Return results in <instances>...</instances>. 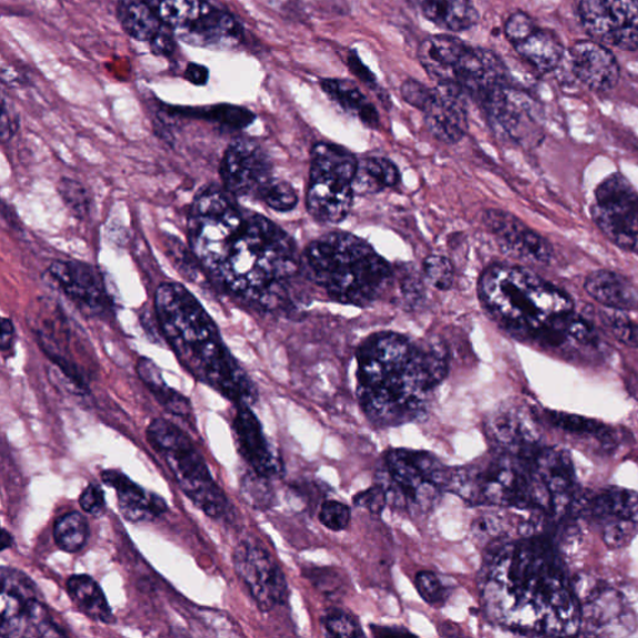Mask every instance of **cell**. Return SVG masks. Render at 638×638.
I'll use <instances>...</instances> for the list:
<instances>
[{
	"label": "cell",
	"mask_w": 638,
	"mask_h": 638,
	"mask_svg": "<svg viewBox=\"0 0 638 638\" xmlns=\"http://www.w3.org/2000/svg\"><path fill=\"white\" fill-rule=\"evenodd\" d=\"M188 239L201 271L222 291L265 312L296 307L303 277L296 242L223 187L210 185L195 197Z\"/></svg>",
	"instance_id": "cell-1"
},
{
	"label": "cell",
	"mask_w": 638,
	"mask_h": 638,
	"mask_svg": "<svg viewBox=\"0 0 638 638\" xmlns=\"http://www.w3.org/2000/svg\"><path fill=\"white\" fill-rule=\"evenodd\" d=\"M479 590L487 619L521 635L569 636L581 630V602L550 538L538 532L490 544Z\"/></svg>",
	"instance_id": "cell-2"
},
{
	"label": "cell",
	"mask_w": 638,
	"mask_h": 638,
	"mask_svg": "<svg viewBox=\"0 0 638 638\" xmlns=\"http://www.w3.org/2000/svg\"><path fill=\"white\" fill-rule=\"evenodd\" d=\"M356 357L359 406L380 428L426 418L431 397L449 370L445 346L396 332L369 336Z\"/></svg>",
	"instance_id": "cell-3"
},
{
	"label": "cell",
	"mask_w": 638,
	"mask_h": 638,
	"mask_svg": "<svg viewBox=\"0 0 638 638\" xmlns=\"http://www.w3.org/2000/svg\"><path fill=\"white\" fill-rule=\"evenodd\" d=\"M160 332L181 366L235 406H253L259 390L226 346L218 325L187 287L167 282L153 297Z\"/></svg>",
	"instance_id": "cell-4"
},
{
	"label": "cell",
	"mask_w": 638,
	"mask_h": 638,
	"mask_svg": "<svg viewBox=\"0 0 638 638\" xmlns=\"http://www.w3.org/2000/svg\"><path fill=\"white\" fill-rule=\"evenodd\" d=\"M482 307L514 337L544 347L568 346L566 325L575 313L572 298L524 267L496 263L479 280Z\"/></svg>",
	"instance_id": "cell-5"
},
{
	"label": "cell",
	"mask_w": 638,
	"mask_h": 638,
	"mask_svg": "<svg viewBox=\"0 0 638 638\" xmlns=\"http://www.w3.org/2000/svg\"><path fill=\"white\" fill-rule=\"evenodd\" d=\"M303 279L331 300L367 307L382 300L395 282L392 266L372 246L348 232H331L307 246Z\"/></svg>",
	"instance_id": "cell-6"
},
{
	"label": "cell",
	"mask_w": 638,
	"mask_h": 638,
	"mask_svg": "<svg viewBox=\"0 0 638 638\" xmlns=\"http://www.w3.org/2000/svg\"><path fill=\"white\" fill-rule=\"evenodd\" d=\"M539 446L520 451L496 449L450 471L448 491L475 507L537 511L558 517L557 504L535 468Z\"/></svg>",
	"instance_id": "cell-7"
},
{
	"label": "cell",
	"mask_w": 638,
	"mask_h": 638,
	"mask_svg": "<svg viewBox=\"0 0 638 638\" xmlns=\"http://www.w3.org/2000/svg\"><path fill=\"white\" fill-rule=\"evenodd\" d=\"M417 58L437 86L456 88L475 101L492 87L512 78L497 53L470 46L452 34L425 38L418 47Z\"/></svg>",
	"instance_id": "cell-8"
},
{
	"label": "cell",
	"mask_w": 638,
	"mask_h": 638,
	"mask_svg": "<svg viewBox=\"0 0 638 638\" xmlns=\"http://www.w3.org/2000/svg\"><path fill=\"white\" fill-rule=\"evenodd\" d=\"M147 438L195 506L212 519L228 516L230 501L215 481L200 450L183 430L172 421L156 419L148 427Z\"/></svg>",
	"instance_id": "cell-9"
},
{
	"label": "cell",
	"mask_w": 638,
	"mask_h": 638,
	"mask_svg": "<svg viewBox=\"0 0 638 638\" xmlns=\"http://www.w3.org/2000/svg\"><path fill=\"white\" fill-rule=\"evenodd\" d=\"M451 469L423 450L392 449L376 472L387 494L388 506L409 514L433 510L448 491Z\"/></svg>",
	"instance_id": "cell-10"
},
{
	"label": "cell",
	"mask_w": 638,
	"mask_h": 638,
	"mask_svg": "<svg viewBox=\"0 0 638 638\" xmlns=\"http://www.w3.org/2000/svg\"><path fill=\"white\" fill-rule=\"evenodd\" d=\"M357 169L351 151L332 142L316 143L306 191L307 210L316 221L336 225L347 219L353 206Z\"/></svg>",
	"instance_id": "cell-11"
},
{
	"label": "cell",
	"mask_w": 638,
	"mask_h": 638,
	"mask_svg": "<svg viewBox=\"0 0 638 638\" xmlns=\"http://www.w3.org/2000/svg\"><path fill=\"white\" fill-rule=\"evenodd\" d=\"M178 40L212 50L235 49L245 30L229 10L210 0H147Z\"/></svg>",
	"instance_id": "cell-12"
},
{
	"label": "cell",
	"mask_w": 638,
	"mask_h": 638,
	"mask_svg": "<svg viewBox=\"0 0 638 638\" xmlns=\"http://www.w3.org/2000/svg\"><path fill=\"white\" fill-rule=\"evenodd\" d=\"M0 635L3 637H63L40 599L36 582L23 571L3 566L0 571Z\"/></svg>",
	"instance_id": "cell-13"
},
{
	"label": "cell",
	"mask_w": 638,
	"mask_h": 638,
	"mask_svg": "<svg viewBox=\"0 0 638 638\" xmlns=\"http://www.w3.org/2000/svg\"><path fill=\"white\" fill-rule=\"evenodd\" d=\"M400 96L423 114L431 136L441 142H459L469 129L468 98L465 92L447 86L428 87L416 79L401 82Z\"/></svg>",
	"instance_id": "cell-14"
},
{
	"label": "cell",
	"mask_w": 638,
	"mask_h": 638,
	"mask_svg": "<svg viewBox=\"0 0 638 638\" xmlns=\"http://www.w3.org/2000/svg\"><path fill=\"white\" fill-rule=\"evenodd\" d=\"M476 102L501 137L519 143L539 139L538 101L512 78L484 92Z\"/></svg>",
	"instance_id": "cell-15"
},
{
	"label": "cell",
	"mask_w": 638,
	"mask_h": 638,
	"mask_svg": "<svg viewBox=\"0 0 638 638\" xmlns=\"http://www.w3.org/2000/svg\"><path fill=\"white\" fill-rule=\"evenodd\" d=\"M592 219L616 246L630 251L638 239V193L621 173L606 178L595 191Z\"/></svg>",
	"instance_id": "cell-16"
},
{
	"label": "cell",
	"mask_w": 638,
	"mask_h": 638,
	"mask_svg": "<svg viewBox=\"0 0 638 638\" xmlns=\"http://www.w3.org/2000/svg\"><path fill=\"white\" fill-rule=\"evenodd\" d=\"M586 34L606 47L638 50V0H574Z\"/></svg>",
	"instance_id": "cell-17"
},
{
	"label": "cell",
	"mask_w": 638,
	"mask_h": 638,
	"mask_svg": "<svg viewBox=\"0 0 638 638\" xmlns=\"http://www.w3.org/2000/svg\"><path fill=\"white\" fill-rule=\"evenodd\" d=\"M219 172L223 189L238 199L259 200L263 189L275 179L269 156L259 142L249 138H238L229 143Z\"/></svg>",
	"instance_id": "cell-18"
},
{
	"label": "cell",
	"mask_w": 638,
	"mask_h": 638,
	"mask_svg": "<svg viewBox=\"0 0 638 638\" xmlns=\"http://www.w3.org/2000/svg\"><path fill=\"white\" fill-rule=\"evenodd\" d=\"M233 568L262 611H270L288 599V585L279 564L261 545L241 541L233 550Z\"/></svg>",
	"instance_id": "cell-19"
},
{
	"label": "cell",
	"mask_w": 638,
	"mask_h": 638,
	"mask_svg": "<svg viewBox=\"0 0 638 638\" xmlns=\"http://www.w3.org/2000/svg\"><path fill=\"white\" fill-rule=\"evenodd\" d=\"M504 36L519 57L540 74L555 73L566 53L560 38L551 30L539 27L522 10L507 18Z\"/></svg>",
	"instance_id": "cell-20"
},
{
	"label": "cell",
	"mask_w": 638,
	"mask_h": 638,
	"mask_svg": "<svg viewBox=\"0 0 638 638\" xmlns=\"http://www.w3.org/2000/svg\"><path fill=\"white\" fill-rule=\"evenodd\" d=\"M559 73L566 81L580 82L596 92L610 91L619 84L621 70L612 51L595 40L576 41L566 50Z\"/></svg>",
	"instance_id": "cell-21"
},
{
	"label": "cell",
	"mask_w": 638,
	"mask_h": 638,
	"mask_svg": "<svg viewBox=\"0 0 638 638\" xmlns=\"http://www.w3.org/2000/svg\"><path fill=\"white\" fill-rule=\"evenodd\" d=\"M48 276L81 312L99 317L110 312L111 298L104 276L96 266L78 260H56Z\"/></svg>",
	"instance_id": "cell-22"
},
{
	"label": "cell",
	"mask_w": 638,
	"mask_h": 638,
	"mask_svg": "<svg viewBox=\"0 0 638 638\" xmlns=\"http://www.w3.org/2000/svg\"><path fill=\"white\" fill-rule=\"evenodd\" d=\"M484 222L496 236L504 251L530 263L549 265L552 261L551 243L544 236L531 230L516 215L491 209L484 213Z\"/></svg>",
	"instance_id": "cell-23"
},
{
	"label": "cell",
	"mask_w": 638,
	"mask_h": 638,
	"mask_svg": "<svg viewBox=\"0 0 638 638\" xmlns=\"http://www.w3.org/2000/svg\"><path fill=\"white\" fill-rule=\"evenodd\" d=\"M117 18L123 32L150 46L153 54L172 57L178 38L165 24L147 0H119Z\"/></svg>",
	"instance_id": "cell-24"
},
{
	"label": "cell",
	"mask_w": 638,
	"mask_h": 638,
	"mask_svg": "<svg viewBox=\"0 0 638 638\" xmlns=\"http://www.w3.org/2000/svg\"><path fill=\"white\" fill-rule=\"evenodd\" d=\"M232 429L241 457L256 475L267 479L280 476L281 460L276 457L250 406H236Z\"/></svg>",
	"instance_id": "cell-25"
},
{
	"label": "cell",
	"mask_w": 638,
	"mask_h": 638,
	"mask_svg": "<svg viewBox=\"0 0 638 638\" xmlns=\"http://www.w3.org/2000/svg\"><path fill=\"white\" fill-rule=\"evenodd\" d=\"M631 621L620 594L612 589H595L581 602V627L586 625L589 635H621L620 630L627 635L635 630Z\"/></svg>",
	"instance_id": "cell-26"
},
{
	"label": "cell",
	"mask_w": 638,
	"mask_h": 638,
	"mask_svg": "<svg viewBox=\"0 0 638 638\" xmlns=\"http://www.w3.org/2000/svg\"><path fill=\"white\" fill-rule=\"evenodd\" d=\"M101 479L116 490L119 511L130 522L152 521L168 511V504L158 494L148 491L119 470L101 472Z\"/></svg>",
	"instance_id": "cell-27"
},
{
	"label": "cell",
	"mask_w": 638,
	"mask_h": 638,
	"mask_svg": "<svg viewBox=\"0 0 638 638\" xmlns=\"http://www.w3.org/2000/svg\"><path fill=\"white\" fill-rule=\"evenodd\" d=\"M487 429L496 449L520 451L539 446L534 420L518 407L498 409L488 420Z\"/></svg>",
	"instance_id": "cell-28"
},
{
	"label": "cell",
	"mask_w": 638,
	"mask_h": 638,
	"mask_svg": "<svg viewBox=\"0 0 638 638\" xmlns=\"http://www.w3.org/2000/svg\"><path fill=\"white\" fill-rule=\"evenodd\" d=\"M408 3L449 34L465 33L479 24L480 16L471 0H408Z\"/></svg>",
	"instance_id": "cell-29"
},
{
	"label": "cell",
	"mask_w": 638,
	"mask_h": 638,
	"mask_svg": "<svg viewBox=\"0 0 638 638\" xmlns=\"http://www.w3.org/2000/svg\"><path fill=\"white\" fill-rule=\"evenodd\" d=\"M584 288L594 301L615 311H637L638 290L620 273L594 271L586 277Z\"/></svg>",
	"instance_id": "cell-30"
},
{
	"label": "cell",
	"mask_w": 638,
	"mask_h": 638,
	"mask_svg": "<svg viewBox=\"0 0 638 638\" xmlns=\"http://www.w3.org/2000/svg\"><path fill=\"white\" fill-rule=\"evenodd\" d=\"M325 94L347 114L357 118L370 129H378L380 117L373 102L355 81L343 78H323L319 80Z\"/></svg>",
	"instance_id": "cell-31"
},
{
	"label": "cell",
	"mask_w": 638,
	"mask_h": 638,
	"mask_svg": "<svg viewBox=\"0 0 638 638\" xmlns=\"http://www.w3.org/2000/svg\"><path fill=\"white\" fill-rule=\"evenodd\" d=\"M67 592L77 609L90 620L110 625L114 614L100 585L89 575H73L67 581Z\"/></svg>",
	"instance_id": "cell-32"
},
{
	"label": "cell",
	"mask_w": 638,
	"mask_h": 638,
	"mask_svg": "<svg viewBox=\"0 0 638 638\" xmlns=\"http://www.w3.org/2000/svg\"><path fill=\"white\" fill-rule=\"evenodd\" d=\"M137 372L141 382L148 387L159 405L173 417L190 420L193 416L192 405L188 397L169 387L162 377L160 368L151 359L142 357L138 360Z\"/></svg>",
	"instance_id": "cell-33"
},
{
	"label": "cell",
	"mask_w": 638,
	"mask_h": 638,
	"mask_svg": "<svg viewBox=\"0 0 638 638\" xmlns=\"http://www.w3.org/2000/svg\"><path fill=\"white\" fill-rule=\"evenodd\" d=\"M590 516L600 522L629 521L638 524V492L625 488H607L590 499Z\"/></svg>",
	"instance_id": "cell-34"
},
{
	"label": "cell",
	"mask_w": 638,
	"mask_h": 638,
	"mask_svg": "<svg viewBox=\"0 0 638 638\" xmlns=\"http://www.w3.org/2000/svg\"><path fill=\"white\" fill-rule=\"evenodd\" d=\"M163 110L168 112L169 117L205 120L230 130L247 129L256 121L253 111L245 107L228 104V102L197 108L167 106Z\"/></svg>",
	"instance_id": "cell-35"
},
{
	"label": "cell",
	"mask_w": 638,
	"mask_h": 638,
	"mask_svg": "<svg viewBox=\"0 0 638 638\" xmlns=\"http://www.w3.org/2000/svg\"><path fill=\"white\" fill-rule=\"evenodd\" d=\"M400 181L397 165L385 157H368L358 160L356 193H378L395 188Z\"/></svg>",
	"instance_id": "cell-36"
},
{
	"label": "cell",
	"mask_w": 638,
	"mask_h": 638,
	"mask_svg": "<svg viewBox=\"0 0 638 638\" xmlns=\"http://www.w3.org/2000/svg\"><path fill=\"white\" fill-rule=\"evenodd\" d=\"M547 417L554 427L566 433L575 436H592L599 438L606 447L617 445V435L610 427L601 421L578 415L565 413V411L548 410Z\"/></svg>",
	"instance_id": "cell-37"
},
{
	"label": "cell",
	"mask_w": 638,
	"mask_h": 638,
	"mask_svg": "<svg viewBox=\"0 0 638 638\" xmlns=\"http://www.w3.org/2000/svg\"><path fill=\"white\" fill-rule=\"evenodd\" d=\"M89 534L88 520L78 511L64 514L54 524V541L57 547L66 552L76 554L84 548Z\"/></svg>",
	"instance_id": "cell-38"
},
{
	"label": "cell",
	"mask_w": 638,
	"mask_h": 638,
	"mask_svg": "<svg viewBox=\"0 0 638 638\" xmlns=\"http://www.w3.org/2000/svg\"><path fill=\"white\" fill-rule=\"evenodd\" d=\"M58 191L68 210L78 220H84L91 212L90 192L81 182L63 178L59 181Z\"/></svg>",
	"instance_id": "cell-39"
},
{
	"label": "cell",
	"mask_w": 638,
	"mask_h": 638,
	"mask_svg": "<svg viewBox=\"0 0 638 638\" xmlns=\"http://www.w3.org/2000/svg\"><path fill=\"white\" fill-rule=\"evenodd\" d=\"M298 195L290 182L273 179L260 195L259 201L276 212H290L298 205Z\"/></svg>",
	"instance_id": "cell-40"
},
{
	"label": "cell",
	"mask_w": 638,
	"mask_h": 638,
	"mask_svg": "<svg viewBox=\"0 0 638 638\" xmlns=\"http://www.w3.org/2000/svg\"><path fill=\"white\" fill-rule=\"evenodd\" d=\"M270 480L250 471L241 480L242 497L249 506L256 509H267L272 507L273 492Z\"/></svg>",
	"instance_id": "cell-41"
},
{
	"label": "cell",
	"mask_w": 638,
	"mask_h": 638,
	"mask_svg": "<svg viewBox=\"0 0 638 638\" xmlns=\"http://www.w3.org/2000/svg\"><path fill=\"white\" fill-rule=\"evenodd\" d=\"M416 588L420 598L430 606L445 605L449 598L448 586L433 571H420L415 579Z\"/></svg>",
	"instance_id": "cell-42"
},
{
	"label": "cell",
	"mask_w": 638,
	"mask_h": 638,
	"mask_svg": "<svg viewBox=\"0 0 638 638\" xmlns=\"http://www.w3.org/2000/svg\"><path fill=\"white\" fill-rule=\"evenodd\" d=\"M425 279L437 290L447 291L455 283V267L445 256L433 255L423 262Z\"/></svg>",
	"instance_id": "cell-43"
},
{
	"label": "cell",
	"mask_w": 638,
	"mask_h": 638,
	"mask_svg": "<svg viewBox=\"0 0 638 638\" xmlns=\"http://www.w3.org/2000/svg\"><path fill=\"white\" fill-rule=\"evenodd\" d=\"M325 629L329 636L363 637L362 626L355 616L343 610H331L325 617Z\"/></svg>",
	"instance_id": "cell-44"
},
{
	"label": "cell",
	"mask_w": 638,
	"mask_h": 638,
	"mask_svg": "<svg viewBox=\"0 0 638 638\" xmlns=\"http://www.w3.org/2000/svg\"><path fill=\"white\" fill-rule=\"evenodd\" d=\"M352 512L343 502L326 500L318 512V519L328 530L343 531L351 522Z\"/></svg>",
	"instance_id": "cell-45"
},
{
	"label": "cell",
	"mask_w": 638,
	"mask_h": 638,
	"mask_svg": "<svg viewBox=\"0 0 638 638\" xmlns=\"http://www.w3.org/2000/svg\"><path fill=\"white\" fill-rule=\"evenodd\" d=\"M604 322L617 341L631 348H638V325L624 315L604 316Z\"/></svg>",
	"instance_id": "cell-46"
},
{
	"label": "cell",
	"mask_w": 638,
	"mask_h": 638,
	"mask_svg": "<svg viewBox=\"0 0 638 638\" xmlns=\"http://www.w3.org/2000/svg\"><path fill=\"white\" fill-rule=\"evenodd\" d=\"M168 253L171 257L173 266H179L178 270L182 276L187 277L188 280L195 281L199 276L198 267L200 266L198 260L195 259L191 250L185 249L181 242L169 236L167 243Z\"/></svg>",
	"instance_id": "cell-47"
},
{
	"label": "cell",
	"mask_w": 638,
	"mask_h": 638,
	"mask_svg": "<svg viewBox=\"0 0 638 638\" xmlns=\"http://www.w3.org/2000/svg\"><path fill=\"white\" fill-rule=\"evenodd\" d=\"M637 524L629 521H610L604 524L602 538L607 548L619 549L631 541Z\"/></svg>",
	"instance_id": "cell-48"
},
{
	"label": "cell",
	"mask_w": 638,
	"mask_h": 638,
	"mask_svg": "<svg viewBox=\"0 0 638 638\" xmlns=\"http://www.w3.org/2000/svg\"><path fill=\"white\" fill-rule=\"evenodd\" d=\"M79 504L80 508L89 514V516H102L107 509L104 490H102L98 484H89V486L80 494Z\"/></svg>",
	"instance_id": "cell-49"
},
{
	"label": "cell",
	"mask_w": 638,
	"mask_h": 638,
	"mask_svg": "<svg viewBox=\"0 0 638 638\" xmlns=\"http://www.w3.org/2000/svg\"><path fill=\"white\" fill-rule=\"evenodd\" d=\"M353 502L356 504V507L365 508L368 511L376 514V516H380L388 506L387 494L377 482L373 487L357 494L353 498Z\"/></svg>",
	"instance_id": "cell-50"
},
{
	"label": "cell",
	"mask_w": 638,
	"mask_h": 638,
	"mask_svg": "<svg viewBox=\"0 0 638 638\" xmlns=\"http://www.w3.org/2000/svg\"><path fill=\"white\" fill-rule=\"evenodd\" d=\"M346 64L351 70V73L362 81L366 87L372 90H378V81L373 71L370 70L365 63L362 58L359 57L356 50H349L346 57Z\"/></svg>",
	"instance_id": "cell-51"
},
{
	"label": "cell",
	"mask_w": 638,
	"mask_h": 638,
	"mask_svg": "<svg viewBox=\"0 0 638 638\" xmlns=\"http://www.w3.org/2000/svg\"><path fill=\"white\" fill-rule=\"evenodd\" d=\"M19 117L16 109L9 104L7 98L2 99V122H0V136L2 141L8 142L13 139L19 130Z\"/></svg>",
	"instance_id": "cell-52"
},
{
	"label": "cell",
	"mask_w": 638,
	"mask_h": 638,
	"mask_svg": "<svg viewBox=\"0 0 638 638\" xmlns=\"http://www.w3.org/2000/svg\"><path fill=\"white\" fill-rule=\"evenodd\" d=\"M183 78L195 87H205L208 86L210 80V69L202 64L193 63V61H190L187 68H185Z\"/></svg>",
	"instance_id": "cell-53"
},
{
	"label": "cell",
	"mask_w": 638,
	"mask_h": 638,
	"mask_svg": "<svg viewBox=\"0 0 638 638\" xmlns=\"http://www.w3.org/2000/svg\"><path fill=\"white\" fill-rule=\"evenodd\" d=\"M0 333H2V338H0V348H2L3 353L10 352V349L14 347L16 341V327L10 318L2 319V326H0Z\"/></svg>",
	"instance_id": "cell-54"
},
{
	"label": "cell",
	"mask_w": 638,
	"mask_h": 638,
	"mask_svg": "<svg viewBox=\"0 0 638 638\" xmlns=\"http://www.w3.org/2000/svg\"><path fill=\"white\" fill-rule=\"evenodd\" d=\"M370 629L377 637L411 635L406 629H401V627L370 626Z\"/></svg>",
	"instance_id": "cell-55"
},
{
	"label": "cell",
	"mask_w": 638,
	"mask_h": 638,
	"mask_svg": "<svg viewBox=\"0 0 638 638\" xmlns=\"http://www.w3.org/2000/svg\"><path fill=\"white\" fill-rule=\"evenodd\" d=\"M14 545V538L13 535L8 532L7 529L2 530V550H8L10 548H12Z\"/></svg>",
	"instance_id": "cell-56"
}]
</instances>
